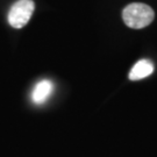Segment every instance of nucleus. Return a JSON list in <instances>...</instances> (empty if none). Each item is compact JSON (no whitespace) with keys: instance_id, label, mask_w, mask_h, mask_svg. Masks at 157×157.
I'll return each instance as SVG.
<instances>
[{"instance_id":"4","label":"nucleus","mask_w":157,"mask_h":157,"mask_svg":"<svg viewBox=\"0 0 157 157\" xmlns=\"http://www.w3.org/2000/svg\"><path fill=\"white\" fill-rule=\"evenodd\" d=\"M152 72H154V64L148 59H141L132 67L128 77L130 80H140L150 76Z\"/></svg>"},{"instance_id":"2","label":"nucleus","mask_w":157,"mask_h":157,"mask_svg":"<svg viewBox=\"0 0 157 157\" xmlns=\"http://www.w3.org/2000/svg\"><path fill=\"white\" fill-rule=\"evenodd\" d=\"M34 10L35 4L33 0H17L8 12V23L13 28H22L30 20Z\"/></svg>"},{"instance_id":"1","label":"nucleus","mask_w":157,"mask_h":157,"mask_svg":"<svg viewBox=\"0 0 157 157\" xmlns=\"http://www.w3.org/2000/svg\"><path fill=\"white\" fill-rule=\"evenodd\" d=\"M155 17V13L150 6L141 2L129 4L122 12L124 23L134 29H141L149 26Z\"/></svg>"},{"instance_id":"3","label":"nucleus","mask_w":157,"mask_h":157,"mask_svg":"<svg viewBox=\"0 0 157 157\" xmlns=\"http://www.w3.org/2000/svg\"><path fill=\"white\" fill-rule=\"evenodd\" d=\"M54 92V84L48 79H43L34 86L32 92V100L35 105H42L50 98Z\"/></svg>"}]
</instances>
